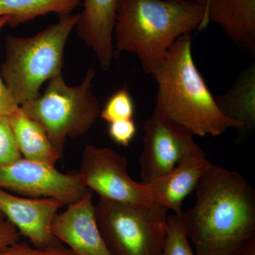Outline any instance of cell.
Listing matches in <instances>:
<instances>
[{
	"label": "cell",
	"mask_w": 255,
	"mask_h": 255,
	"mask_svg": "<svg viewBox=\"0 0 255 255\" xmlns=\"http://www.w3.org/2000/svg\"><path fill=\"white\" fill-rule=\"evenodd\" d=\"M8 117L0 118V164L22 158Z\"/></svg>",
	"instance_id": "20"
},
{
	"label": "cell",
	"mask_w": 255,
	"mask_h": 255,
	"mask_svg": "<svg viewBox=\"0 0 255 255\" xmlns=\"http://www.w3.org/2000/svg\"><path fill=\"white\" fill-rule=\"evenodd\" d=\"M143 129V148L139 158L142 184L167 173L188 157L205 153L192 132L155 110Z\"/></svg>",
	"instance_id": "8"
},
{
	"label": "cell",
	"mask_w": 255,
	"mask_h": 255,
	"mask_svg": "<svg viewBox=\"0 0 255 255\" xmlns=\"http://www.w3.org/2000/svg\"><path fill=\"white\" fill-rule=\"evenodd\" d=\"M119 0H82L79 37L96 54L101 68H110L114 54L113 35Z\"/></svg>",
	"instance_id": "13"
},
{
	"label": "cell",
	"mask_w": 255,
	"mask_h": 255,
	"mask_svg": "<svg viewBox=\"0 0 255 255\" xmlns=\"http://www.w3.org/2000/svg\"><path fill=\"white\" fill-rule=\"evenodd\" d=\"M1 255H78L61 243L45 248H36L26 243H15Z\"/></svg>",
	"instance_id": "21"
},
{
	"label": "cell",
	"mask_w": 255,
	"mask_h": 255,
	"mask_svg": "<svg viewBox=\"0 0 255 255\" xmlns=\"http://www.w3.org/2000/svg\"><path fill=\"white\" fill-rule=\"evenodd\" d=\"M51 230L58 241L78 255H112L97 225L90 189L56 215Z\"/></svg>",
	"instance_id": "11"
},
{
	"label": "cell",
	"mask_w": 255,
	"mask_h": 255,
	"mask_svg": "<svg viewBox=\"0 0 255 255\" xmlns=\"http://www.w3.org/2000/svg\"><path fill=\"white\" fill-rule=\"evenodd\" d=\"M195 205L179 215L196 255H237L255 238V190L237 171L212 164Z\"/></svg>",
	"instance_id": "1"
},
{
	"label": "cell",
	"mask_w": 255,
	"mask_h": 255,
	"mask_svg": "<svg viewBox=\"0 0 255 255\" xmlns=\"http://www.w3.org/2000/svg\"><path fill=\"white\" fill-rule=\"evenodd\" d=\"M128 161L110 147L89 145L78 171L84 185L102 199L139 205H155L145 185L128 172Z\"/></svg>",
	"instance_id": "7"
},
{
	"label": "cell",
	"mask_w": 255,
	"mask_h": 255,
	"mask_svg": "<svg viewBox=\"0 0 255 255\" xmlns=\"http://www.w3.org/2000/svg\"><path fill=\"white\" fill-rule=\"evenodd\" d=\"M205 3L194 0H119L114 54L135 53L146 73L179 37L199 28Z\"/></svg>",
	"instance_id": "3"
},
{
	"label": "cell",
	"mask_w": 255,
	"mask_h": 255,
	"mask_svg": "<svg viewBox=\"0 0 255 255\" xmlns=\"http://www.w3.org/2000/svg\"><path fill=\"white\" fill-rule=\"evenodd\" d=\"M194 1H201V2L205 3L206 0H194Z\"/></svg>",
	"instance_id": "26"
},
{
	"label": "cell",
	"mask_w": 255,
	"mask_h": 255,
	"mask_svg": "<svg viewBox=\"0 0 255 255\" xmlns=\"http://www.w3.org/2000/svg\"><path fill=\"white\" fill-rule=\"evenodd\" d=\"M163 255H196L178 215L167 216Z\"/></svg>",
	"instance_id": "18"
},
{
	"label": "cell",
	"mask_w": 255,
	"mask_h": 255,
	"mask_svg": "<svg viewBox=\"0 0 255 255\" xmlns=\"http://www.w3.org/2000/svg\"><path fill=\"white\" fill-rule=\"evenodd\" d=\"M96 220L112 255H163L167 210L100 198Z\"/></svg>",
	"instance_id": "6"
},
{
	"label": "cell",
	"mask_w": 255,
	"mask_h": 255,
	"mask_svg": "<svg viewBox=\"0 0 255 255\" xmlns=\"http://www.w3.org/2000/svg\"><path fill=\"white\" fill-rule=\"evenodd\" d=\"M65 206L55 198L23 197L0 189V212L36 248L60 243L51 228L55 216Z\"/></svg>",
	"instance_id": "10"
},
{
	"label": "cell",
	"mask_w": 255,
	"mask_h": 255,
	"mask_svg": "<svg viewBox=\"0 0 255 255\" xmlns=\"http://www.w3.org/2000/svg\"><path fill=\"white\" fill-rule=\"evenodd\" d=\"M212 163L206 153L191 156L178 164L172 170L147 184L153 204L174 214L182 213L183 201L193 191Z\"/></svg>",
	"instance_id": "12"
},
{
	"label": "cell",
	"mask_w": 255,
	"mask_h": 255,
	"mask_svg": "<svg viewBox=\"0 0 255 255\" xmlns=\"http://www.w3.org/2000/svg\"><path fill=\"white\" fill-rule=\"evenodd\" d=\"M79 16L61 15L56 23L33 36L6 37L0 74L19 107L37 98L45 82L62 74L65 45Z\"/></svg>",
	"instance_id": "4"
},
{
	"label": "cell",
	"mask_w": 255,
	"mask_h": 255,
	"mask_svg": "<svg viewBox=\"0 0 255 255\" xmlns=\"http://www.w3.org/2000/svg\"><path fill=\"white\" fill-rule=\"evenodd\" d=\"M237 255H255V238L248 242Z\"/></svg>",
	"instance_id": "25"
},
{
	"label": "cell",
	"mask_w": 255,
	"mask_h": 255,
	"mask_svg": "<svg viewBox=\"0 0 255 255\" xmlns=\"http://www.w3.org/2000/svg\"><path fill=\"white\" fill-rule=\"evenodd\" d=\"M8 20L7 16H0V31L7 24ZM18 107L0 74V118L9 117Z\"/></svg>",
	"instance_id": "23"
},
{
	"label": "cell",
	"mask_w": 255,
	"mask_h": 255,
	"mask_svg": "<svg viewBox=\"0 0 255 255\" xmlns=\"http://www.w3.org/2000/svg\"><path fill=\"white\" fill-rule=\"evenodd\" d=\"M0 189L32 198H55L68 206L89 189L78 172L63 173L53 166L21 158L0 164Z\"/></svg>",
	"instance_id": "9"
},
{
	"label": "cell",
	"mask_w": 255,
	"mask_h": 255,
	"mask_svg": "<svg viewBox=\"0 0 255 255\" xmlns=\"http://www.w3.org/2000/svg\"><path fill=\"white\" fill-rule=\"evenodd\" d=\"M208 1H209V0H206V1H205V5L206 4V3L208 2Z\"/></svg>",
	"instance_id": "27"
},
{
	"label": "cell",
	"mask_w": 255,
	"mask_h": 255,
	"mask_svg": "<svg viewBox=\"0 0 255 255\" xmlns=\"http://www.w3.org/2000/svg\"><path fill=\"white\" fill-rule=\"evenodd\" d=\"M82 0H0V16L9 18L7 24L16 27L50 13L71 14Z\"/></svg>",
	"instance_id": "17"
},
{
	"label": "cell",
	"mask_w": 255,
	"mask_h": 255,
	"mask_svg": "<svg viewBox=\"0 0 255 255\" xmlns=\"http://www.w3.org/2000/svg\"><path fill=\"white\" fill-rule=\"evenodd\" d=\"M211 22L219 25L243 49L255 53V0H209L204 20L198 30Z\"/></svg>",
	"instance_id": "14"
},
{
	"label": "cell",
	"mask_w": 255,
	"mask_h": 255,
	"mask_svg": "<svg viewBox=\"0 0 255 255\" xmlns=\"http://www.w3.org/2000/svg\"><path fill=\"white\" fill-rule=\"evenodd\" d=\"M191 33L179 37L152 69L157 84L155 111L186 128L194 135L219 136L243 128L220 111L198 70Z\"/></svg>",
	"instance_id": "2"
},
{
	"label": "cell",
	"mask_w": 255,
	"mask_h": 255,
	"mask_svg": "<svg viewBox=\"0 0 255 255\" xmlns=\"http://www.w3.org/2000/svg\"><path fill=\"white\" fill-rule=\"evenodd\" d=\"M8 119L23 158L55 167L62 156L41 125L20 107Z\"/></svg>",
	"instance_id": "15"
},
{
	"label": "cell",
	"mask_w": 255,
	"mask_h": 255,
	"mask_svg": "<svg viewBox=\"0 0 255 255\" xmlns=\"http://www.w3.org/2000/svg\"><path fill=\"white\" fill-rule=\"evenodd\" d=\"M95 75V69L89 68L81 83L71 87L60 74L48 80L42 95L20 106L44 129L61 156L67 139L83 136L100 117V102L92 91Z\"/></svg>",
	"instance_id": "5"
},
{
	"label": "cell",
	"mask_w": 255,
	"mask_h": 255,
	"mask_svg": "<svg viewBox=\"0 0 255 255\" xmlns=\"http://www.w3.org/2000/svg\"><path fill=\"white\" fill-rule=\"evenodd\" d=\"M225 117L241 124L243 128L255 127V65L246 68L223 95L214 97Z\"/></svg>",
	"instance_id": "16"
},
{
	"label": "cell",
	"mask_w": 255,
	"mask_h": 255,
	"mask_svg": "<svg viewBox=\"0 0 255 255\" xmlns=\"http://www.w3.org/2000/svg\"><path fill=\"white\" fill-rule=\"evenodd\" d=\"M21 236L14 225L0 212V255L19 242Z\"/></svg>",
	"instance_id": "24"
},
{
	"label": "cell",
	"mask_w": 255,
	"mask_h": 255,
	"mask_svg": "<svg viewBox=\"0 0 255 255\" xmlns=\"http://www.w3.org/2000/svg\"><path fill=\"white\" fill-rule=\"evenodd\" d=\"M135 114V105L128 90L122 88L113 94L101 110V118L108 124L117 121L132 119Z\"/></svg>",
	"instance_id": "19"
},
{
	"label": "cell",
	"mask_w": 255,
	"mask_h": 255,
	"mask_svg": "<svg viewBox=\"0 0 255 255\" xmlns=\"http://www.w3.org/2000/svg\"><path fill=\"white\" fill-rule=\"evenodd\" d=\"M109 135L116 143L127 147L136 133V126L133 119L117 121L109 124Z\"/></svg>",
	"instance_id": "22"
}]
</instances>
